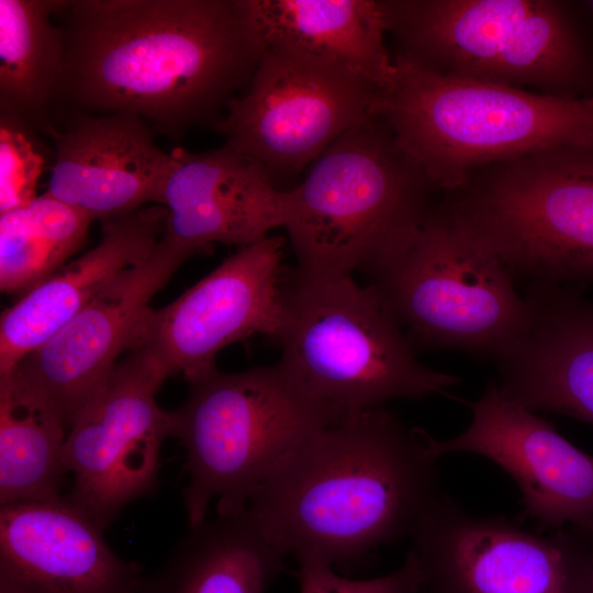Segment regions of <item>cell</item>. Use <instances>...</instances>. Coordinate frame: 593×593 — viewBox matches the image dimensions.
<instances>
[{
    "instance_id": "obj_8",
    "label": "cell",
    "mask_w": 593,
    "mask_h": 593,
    "mask_svg": "<svg viewBox=\"0 0 593 593\" xmlns=\"http://www.w3.org/2000/svg\"><path fill=\"white\" fill-rule=\"evenodd\" d=\"M366 275L416 349L496 360L527 324L513 276L444 199L400 253Z\"/></svg>"
},
{
    "instance_id": "obj_27",
    "label": "cell",
    "mask_w": 593,
    "mask_h": 593,
    "mask_svg": "<svg viewBox=\"0 0 593 593\" xmlns=\"http://www.w3.org/2000/svg\"><path fill=\"white\" fill-rule=\"evenodd\" d=\"M298 563L300 593H417L422 583L419 564L411 550L396 571L366 580L340 577L333 567L318 561Z\"/></svg>"
},
{
    "instance_id": "obj_12",
    "label": "cell",
    "mask_w": 593,
    "mask_h": 593,
    "mask_svg": "<svg viewBox=\"0 0 593 593\" xmlns=\"http://www.w3.org/2000/svg\"><path fill=\"white\" fill-rule=\"evenodd\" d=\"M167 379L146 350L128 351L67 430L72 485L65 497L103 530L128 503L156 489L160 448L174 427L171 411L156 402Z\"/></svg>"
},
{
    "instance_id": "obj_26",
    "label": "cell",
    "mask_w": 593,
    "mask_h": 593,
    "mask_svg": "<svg viewBox=\"0 0 593 593\" xmlns=\"http://www.w3.org/2000/svg\"><path fill=\"white\" fill-rule=\"evenodd\" d=\"M38 133L15 115L0 112V214L33 201L47 167Z\"/></svg>"
},
{
    "instance_id": "obj_1",
    "label": "cell",
    "mask_w": 593,
    "mask_h": 593,
    "mask_svg": "<svg viewBox=\"0 0 593 593\" xmlns=\"http://www.w3.org/2000/svg\"><path fill=\"white\" fill-rule=\"evenodd\" d=\"M55 19L58 102L71 114H132L172 139L214 127L264 53L245 0H58Z\"/></svg>"
},
{
    "instance_id": "obj_4",
    "label": "cell",
    "mask_w": 593,
    "mask_h": 593,
    "mask_svg": "<svg viewBox=\"0 0 593 593\" xmlns=\"http://www.w3.org/2000/svg\"><path fill=\"white\" fill-rule=\"evenodd\" d=\"M436 191L373 113L286 190L282 228L295 271L324 277L376 269L418 233L438 204Z\"/></svg>"
},
{
    "instance_id": "obj_25",
    "label": "cell",
    "mask_w": 593,
    "mask_h": 593,
    "mask_svg": "<svg viewBox=\"0 0 593 593\" xmlns=\"http://www.w3.org/2000/svg\"><path fill=\"white\" fill-rule=\"evenodd\" d=\"M91 222L47 192L1 213V291L23 295L51 277L85 245Z\"/></svg>"
},
{
    "instance_id": "obj_6",
    "label": "cell",
    "mask_w": 593,
    "mask_h": 593,
    "mask_svg": "<svg viewBox=\"0 0 593 593\" xmlns=\"http://www.w3.org/2000/svg\"><path fill=\"white\" fill-rule=\"evenodd\" d=\"M172 413V437L186 450L182 491L189 527L247 507L273 469L320 428L346 414L312 399L278 362L240 372L219 369L189 383Z\"/></svg>"
},
{
    "instance_id": "obj_21",
    "label": "cell",
    "mask_w": 593,
    "mask_h": 593,
    "mask_svg": "<svg viewBox=\"0 0 593 593\" xmlns=\"http://www.w3.org/2000/svg\"><path fill=\"white\" fill-rule=\"evenodd\" d=\"M264 47L296 49L383 90L395 66L385 46V0H245Z\"/></svg>"
},
{
    "instance_id": "obj_22",
    "label": "cell",
    "mask_w": 593,
    "mask_h": 593,
    "mask_svg": "<svg viewBox=\"0 0 593 593\" xmlns=\"http://www.w3.org/2000/svg\"><path fill=\"white\" fill-rule=\"evenodd\" d=\"M283 557L247 507L216 513L189 527L141 593H266Z\"/></svg>"
},
{
    "instance_id": "obj_28",
    "label": "cell",
    "mask_w": 593,
    "mask_h": 593,
    "mask_svg": "<svg viewBox=\"0 0 593 593\" xmlns=\"http://www.w3.org/2000/svg\"><path fill=\"white\" fill-rule=\"evenodd\" d=\"M585 535L589 536L590 541L588 542L590 548V557H591V570H592V593H593V524L585 530H583Z\"/></svg>"
},
{
    "instance_id": "obj_23",
    "label": "cell",
    "mask_w": 593,
    "mask_h": 593,
    "mask_svg": "<svg viewBox=\"0 0 593 593\" xmlns=\"http://www.w3.org/2000/svg\"><path fill=\"white\" fill-rule=\"evenodd\" d=\"M67 427L18 369L0 377V505L55 500L68 474Z\"/></svg>"
},
{
    "instance_id": "obj_14",
    "label": "cell",
    "mask_w": 593,
    "mask_h": 593,
    "mask_svg": "<svg viewBox=\"0 0 593 593\" xmlns=\"http://www.w3.org/2000/svg\"><path fill=\"white\" fill-rule=\"evenodd\" d=\"M471 422L461 434L430 447L484 457L517 484L523 515L541 530L593 524V457L562 437L544 417L505 395L494 380L469 403Z\"/></svg>"
},
{
    "instance_id": "obj_18",
    "label": "cell",
    "mask_w": 593,
    "mask_h": 593,
    "mask_svg": "<svg viewBox=\"0 0 593 593\" xmlns=\"http://www.w3.org/2000/svg\"><path fill=\"white\" fill-rule=\"evenodd\" d=\"M159 203L168 211L165 236L193 255L216 244H254L284 222L286 190L250 157L223 144L172 152Z\"/></svg>"
},
{
    "instance_id": "obj_19",
    "label": "cell",
    "mask_w": 593,
    "mask_h": 593,
    "mask_svg": "<svg viewBox=\"0 0 593 593\" xmlns=\"http://www.w3.org/2000/svg\"><path fill=\"white\" fill-rule=\"evenodd\" d=\"M527 324L497 358L501 391L533 412L593 424V305L557 282H532Z\"/></svg>"
},
{
    "instance_id": "obj_9",
    "label": "cell",
    "mask_w": 593,
    "mask_h": 593,
    "mask_svg": "<svg viewBox=\"0 0 593 593\" xmlns=\"http://www.w3.org/2000/svg\"><path fill=\"white\" fill-rule=\"evenodd\" d=\"M444 200L513 278H593V147H556L473 172Z\"/></svg>"
},
{
    "instance_id": "obj_20",
    "label": "cell",
    "mask_w": 593,
    "mask_h": 593,
    "mask_svg": "<svg viewBox=\"0 0 593 593\" xmlns=\"http://www.w3.org/2000/svg\"><path fill=\"white\" fill-rule=\"evenodd\" d=\"M168 211L149 204L102 223L101 239L7 307L0 318V377L12 372L107 286L145 260L166 232Z\"/></svg>"
},
{
    "instance_id": "obj_10",
    "label": "cell",
    "mask_w": 593,
    "mask_h": 593,
    "mask_svg": "<svg viewBox=\"0 0 593 593\" xmlns=\"http://www.w3.org/2000/svg\"><path fill=\"white\" fill-rule=\"evenodd\" d=\"M380 89L333 63L283 46L264 47L247 88L214 130L273 181L299 174L373 114Z\"/></svg>"
},
{
    "instance_id": "obj_17",
    "label": "cell",
    "mask_w": 593,
    "mask_h": 593,
    "mask_svg": "<svg viewBox=\"0 0 593 593\" xmlns=\"http://www.w3.org/2000/svg\"><path fill=\"white\" fill-rule=\"evenodd\" d=\"M154 134L132 114H71L53 138L45 192L102 223L158 204L174 157Z\"/></svg>"
},
{
    "instance_id": "obj_16",
    "label": "cell",
    "mask_w": 593,
    "mask_h": 593,
    "mask_svg": "<svg viewBox=\"0 0 593 593\" xmlns=\"http://www.w3.org/2000/svg\"><path fill=\"white\" fill-rule=\"evenodd\" d=\"M65 495L0 506V593H141L142 568Z\"/></svg>"
},
{
    "instance_id": "obj_7",
    "label": "cell",
    "mask_w": 593,
    "mask_h": 593,
    "mask_svg": "<svg viewBox=\"0 0 593 593\" xmlns=\"http://www.w3.org/2000/svg\"><path fill=\"white\" fill-rule=\"evenodd\" d=\"M396 55L421 68L547 96L579 97L585 48L553 0H385Z\"/></svg>"
},
{
    "instance_id": "obj_11",
    "label": "cell",
    "mask_w": 593,
    "mask_h": 593,
    "mask_svg": "<svg viewBox=\"0 0 593 593\" xmlns=\"http://www.w3.org/2000/svg\"><path fill=\"white\" fill-rule=\"evenodd\" d=\"M417 593H592L589 545L559 530L530 532L475 516L443 492L411 537Z\"/></svg>"
},
{
    "instance_id": "obj_2",
    "label": "cell",
    "mask_w": 593,
    "mask_h": 593,
    "mask_svg": "<svg viewBox=\"0 0 593 593\" xmlns=\"http://www.w3.org/2000/svg\"><path fill=\"white\" fill-rule=\"evenodd\" d=\"M430 437L384 406L348 413L286 456L247 510L284 556L354 564L411 539L444 492Z\"/></svg>"
},
{
    "instance_id": "obj_13",
    "label": "cell",
    "mask_w": 593,
    "mask_h": 593,
    "mask_svg": "<svg viewBox=\"0 0 593 593\" xmlns=\"http://www.w3.org/2000/svg\"><path fill=\"white\" fill-rule=\"evenodd\" d=\"M284 238L242 247L213 271L144 315L133 349L146 350L167 378L188 383L216 370L226 346L260 334L276 337L282 316ZM132 349V350H133Z\"/></svg>"
},
{
    "instance_id": "obj_5",
    "label": "cell",
    "mask_w": 593,
    "mask_h": 593,
    "mask_svg": "<svg viewBox=\"0 0 593 593\" xmlns=\"http://www.w3.org/2000/svg\"><path fill=\"white\" fill-rule=\"evenodd\" d=\"M278 361L315 401L348 414L396 399L449 395L455 374L421 363L376 292L353 276L294 271L282 290Z\"/></svg>"
},
{
    "instance_id": "obj_3",
    "label": "cell",
    "mask_w": 593,
    "mask_h": 593,
    "mask_svg": "<svg viewBox=\"0 0 593 593\" xmlns=\"http://www.w3.org/2000/svg\"><path fill=\"white\" fill-rule=\"evenodd\" d=\"M393 60L394 76L373 113L438 191L454 192L499 161L593 147V97L547 96Z\"/></svg>"
},
{
    "instance_id": "obj_24",
    "label": "cell",
    "mask_w": 593,
    "mask_h": 593,
    "mask_svg": "<svg viewBox=\"0 0 593 593\" xmlns=\"http://www.w3.org/2000/svg\"><path fill=\"white\" fill-rule=\"evenodd\" d=\"M58 0H0V112L52 139L65 45L55 19Z\"/></svg>"
},
{
    "instance_id": "obj_15",
    "label": "cell",
    "mask_w": 593,
    "mask_h": 593,
    "mask_svg": "<svg viewBox=\"0 0 593 593\" xmlns=\"http://www.w3.org/2000/svg\"><path fill=\"white\" fill-rule=\"evenodd\" d=\"M193 254L164 236L154 251L107 286L15 368L54 403L67 427L133 349L155 294Z\"/></svg>"
}]
</instances>
